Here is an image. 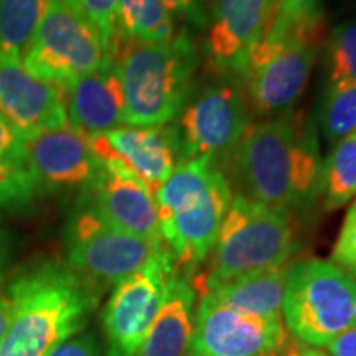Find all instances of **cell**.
Wrapping results in <instances>:
<instances>
[{"instance_id":"1","label":"cell","mask_w":356,"mask_h":356,"mask_svg":"<svg viewBox=\"0 0 356 356\" xmlns=\"http://www.w3.org/2000/svg\"><path fill=\"white\" fill-rule=\"evenodd\" d=\"M220 163L238 195L270 208L304 210L323 191L317 129L292 111L249 126Z\"/></svg>"},{"instance_id":"2","label":"cell","mask_w":356,"mask_h":356,"mask_svg":"<svg viewBox=\"0 0 356 356\" xmlns=\"http://www.w3.org/2000/svg\"><path fill=\"white\" fill-rule=\"evenodd\" d=\"M7 296L13 304L0 356H48L76 337L95 309L96 289L60 261H38L13 275Z\"/></svg>"},{"instance_id":"3","label":"cell","mask_w":356,"mask_h":356,"mask_svg":"<svg viewBox=\"0 0 356 356\" xmlns=\"http://www.w3.org/2000/svg\"><path fill=\"white\" fill-rule=\"evenodd\" d=\"M160 234L177 270L188 274L215 246L233 190L216 159L204 155L178 163L154 195Z\"/></svg>"},{"instance_id":"4","label":"cell","mask_w":356,"mask_h":356,"mask_svg":"<svg viewBox=\"0 0 356 356\" xmlns=\"http://www.w3.org/2000/svg\"><path fill=\"white\" fill-rule=\"evenodd\" d=\"M126 102V126L160 127L184 109L198 68V48L186 30L170 42L119 43L114 53Z\"/></svg>"},{"instance_id":"5","label":"cell","mask_w":356,"mask_h":356,"mask_svg":"<svg viewBox=\"0 0 356 356\" xmlns=\"http://www.w3.org/2000/svg\"><path fill=\"white\" fill-rule=\"evenodd\" d=\"M202 293L229 280L291 262L297 251L292 213L236 195L213 246Z\"/></svg>"},{"instance_id":"6","label":"cell","mask_w":356,"mask_h":356,"mask_svg":"<svg viewBox=\"0 0 356 356\" xmlns=\"http://www.w3.org/2000/svg\"><path fill=\"white\" fill-rule=\"evenodd\" d=\"M282 318L302 343L327 346L356 327V279L333 262H296L286 279Z\"/></svg>"},{"instance_id":"7","label":"cell","mask_w":356,"mask_h":356,"mask_svg":"<svg viewBox=\"0 0 356 356\" xmlns=\"http://www.w3.org/2000/svg\"><path fill=\"white\" fill-rule=\"evenodd\" d=\"M168 126L178 163L204 155L221 162L251 126L241 79L211 71L208 79L193 83L184 109Z\"/></svg>"},{"instance_id":"8","label":"cell","mask_w":356,"mask_h":356,"mask_svg":"<svg viewBox=\"0 0 356 356\" xmlns=\"http://www.w3.org/2000/svg\"><path fill=\"white\" fill-rule=\"evenodd\" d=\"M65 246L71 269L95 289L115 286L168 249L115 228L84 197L66 222Z\"/></svg>"},{"instance_id":"9","label":"cell","mask_w":356,"mask_h":356,"mask_svg":"<svg viewBox=\"0 0 356 356\" xmlns=\"http://www.w3.org/2000/svg\"><path fill=\"white\" fill-rule=\"evenodd\" d=\"M22 65L42 81L66 86L113 61L99 32L71 0H50Z\"/></svg>"},{"instance_id":"10","label":"cell","mask_w":356,"mask_h":356,"mask_svg":"<svg viewBox=\"0 0 356 356\" xmlns=\"http://www.w3.org/2000/svg\"><path fill=\"white\" fill-rule=\"evenodd\" d=\"M318 38L291 37L252 50L241 83L251 114L277 118L302 96L318 55Z\"/></svg>"},{"instance_id":"11","label":"cell","mask_w":356,"mask_h":356,"mask_svg":"<svg viewBox=\"0 0 356 356\" xmlns=\"http://www.w3.org/2000/svg\"><path fill=\"white\" fill-rule=\"evenodd\" d=\"M177 270L170 249L114 286L102 312L108 356H134L165 300L167 284Z\"/></svg>"},{"instance_id":"12","label":"cell","mask_w":356,"mask_h":356,"mask_svg":"<svg viewBox=\"0 0 356 356\" xmlns=\"http://www.w3.org/2000/svg\"><path fill=\"white\" fill-rule=\"evenodd\" d=\"M287 345L282 320L244 314L202 293L186 356H273Z\"/></svg>"},{"instance_id":"13","label":"cell","mask_w":356,"mask_h":356,"mask_svg":"<svg viewBox=\"0 0 356 356\" xmlns=\"http://www.w3.org/2000/svg\"><path fill=\"white\" fill-rule=\"evenodd\" d=\"M275 0H211L207 58L211 71L241 79L251 53L269 29Z\"/></svg>"},{"instance_id":"14","label":"cell","mask_w":356,"mask_h":356,"mask_svg":"<svg viewBox=\"0 0 356 356\" xmlns=\"http://www.w3.org/2000/svg\"><path fill=\"white\" fill-rule=\"evenodd\" d=\"M22 163L33 177L40 191L84 190L102 165L88 137L70 126L24 137Z\"/></svg>"},{"instance_id":"15","label":"cell","mask_w":356,"mask_h":356,"mask_svg":"<svg viewBox=\"0 0 356 356\" xmlns=\"http://www.w3.org/2000/svg\"><path fill=\"white\" fill-rule=\"evenodd\" d=\"M101 162H118L132 172L155 195L178 165L177 145L170 126L134 127L88 137Z\"/></svg>"},{"instance_id":"16","label":"cell","mask_w":356,"mask_h":356,"mask_svg":"<svg viewBox=\"0 0 356 356\" xmlns=\"http://www.w3.org/2000/svg\"><path fill=\"white\" fill-rule=\"evenodd\" d=\"M81 197L115 228L150 241H163L154 195L121 163L102 162L95 180L81 190Z\"/></svg>"},{"instance_id":"17","label":"cell","mask_w":356,"mask_h":356,"mask_svg":"<svg viewBox=\"0 0 356 356\" xmlns=\"http://www.w3.org/2000/svg\"><path fill=\"white\" fill-rule=\"evenodd\" d=\"M0 113L22 137L68 126L63 86L35 78L20 60L0 53Z\"/></svg>"},{"instance_id":"18","label":"cell","mask_w":356,"mask_h":356,"mask_svg":"<svg viewBox=\"0 0 356 356\" xmlns=\"http://www.w3.org/2000/svg\"><path fill=\"white\" fill-rule=\"evenodd\" d=\"M68 126L91 137L126 126V102L115 61L63 86Z\"/></svg>"},{"instance_id":"19","label":"cell","mask_w":356,"mask_h":356,"mask_svg":"<svg viewBox=\"0 0 356 356\" xmlns=\"http://www.w3.org/2000/svg\"><path fill=\"white\" fill-rule=\"evenodd\" d=\"M197 291L188 274L178 270L167 284L165 300L134 356H186L195 318Z\"/></svg>"},{"instance_id":"20","label":"cell","mask_w":356,"mask_h":356,"mask_svg":"<svg viewBox=\"0 0 356 356\" xmlns=\"http://www.w3.org/2000/svg\"><path fill=\"white\" fill-rule=\"evenodd\" d=\"M291 262L211 287V293L221 304L256 317L282 320V302Z\"/></svg>"},{"instance_id":"21","label":"cell","mask_w":356,"mask_h":356,"mask_svg":"<svg viewBox=\"0 0 356 356\" xmlns=\"http://www.w3.org/2000/svg\"><path fill=\"white\" fill-rule=\"evenodd\" d=\"M173 37L175 22L162 0H118L115 48L119 43H165Z\"/></svg>"},{"instance_id":"22","label":"cell","mask_w":356,"mask_h":356,"mask_svg":"<svg viewBox=\"0 0 356 356\" xmlns=\"http://www.w3.org/2000/svg\"><path fill=\"white\" fill-rule=\"evenodd\" d=\"M50 0H0V53L20 60Z\"/></svg>"},{"instance_id":"23","label":"cell","mask_w":356,"mask_h":356,"mask_svg":"<svg viewBox=\"0 0 356 356\" xmlns=\"http://www.w3.org/2000/svg\"><path fill=\"white\" fill-rule=\"evenodd\" d=\"M323 204L328 211L356 197V131L337 142L323 162Z\"/></svg>"},{"instance_id":"24","label":"cell","mask_w":356,"mask_h":356,"mask_svg":"<svg viewBox=\"0 0 356 356\" xmlns=\"http://www.w3.org/2000/svg\"><path fill=\"white\" fill-rule=\"evenodd\" d=\"M323 0H275L273 20L264 42H280L291 37L318 38L322 33Z\"/></svg>"},{"instance_id":"25","label":"cell","mask_w":356,"mask_h":356,"mask_svg":"<svg viewBox=\"0 0 356 356\" xmlns=\"http://www.w3.org/2000/svg\"><path fill=\"white\" fill-rule=\"evenodd\" d=\"M320 129L330 144L356 131V84H330L320 108Z\"/></svg>"},{"instance_id":"26","label":"cell","mask_w":356,"mask_h":356,"mask_svg":"<svg viewBox=\"0 0 356 356\" xmlns=\"http://www.w3.org/2000/svg\"><path fill=\"white\" fill-rule=\"evenodd\" d=\"M327 65L330 84H356V19L332 32Z\"/></svg>"},{"instance_id":"27","label":"cell","mask_w":356,"mask_h":356,"mask_svg":"<svg viewBox=\"0 0 356 356\" xmlns=\"http://www.w3.org/2000/svg\"><path fill=\"white\" fill-rule=\"evenodd\" d=\"M42 193L24 163H0V210L20 208Z\"/></svg>"},{"instance_id":"28","label":"cell","mask_w":356,"mask_h":356,"mask_svg":"<svg viewBox=\"0 0 356 356\" xmlns=\"http://www.w3.org/2000/svg\"><path fill=\"white\" fill-rule=\"evenodd\" d=\"M74 7L96 26L109 56L115 51V7L118 0H71Z\"/></svg>"},{"instance_id":"29","label":"cell","mask_w":356,"mask_h":356,"mask_svg":"<svg viewBox=\"0 0 356 356\" xmlns=\"http://www.w3.org/2000/svg\"><path fill=\"white\" fill-rule=\"evenodd\" d=\"M332 259L333 264L356 279V202L346 213L343 226L333 246Z\"/></svg>"},{"instance_id":"30","label":"cell","mask_w":356,"mask_h":356,"mask_svg":"<svg viewBox=\"0 0 356 356\" xmlns=\"http://www.w3.org/2000/svg\"><path fill=\"white\" fill-rule=\"evenodd\" d=\"M172 15L180 17L195 29H207L210 0H162Z\"/></svg>"},{"instance_id":"31","label":"cell","mask_w":356,"mask_h":356,"mask_svg":"<svg viewBox=\"0 0 356 356\" xmlns=\"http://www.w3.org/2000/svg\"><path fill=\"white\" fill-rule=\"evenodd\" d=\"M22 134L0 113V163H22Z\"/></svg>"},{"instance_id":"32","label":"cell","mask_w":356,"mask_h":356,"mask_svg":"<svg viewBox=\"0 0 356 356\" xmlns=\"http://www.w3.org/2000/svg\"><path fill=\"white\" fill-rule=\"evenodd\" d=\"M48 356H99L95 338L91 335L73 337L58 345Z\"/></svg>"},{"instance_id":"33","label":"cell","mask_w":356,"mask_h":356,"mask_svg":"<svg viewBox=\"0 0 356 356\" xmlns=\"http://www.w3.org/2000/svg\"><path fill=\"white\" fill-rule=\"evenodd\" d=\"M325 348L330 356H356V327L340 333Z\"/></svg>"},{"instance_id":"34","label":"cell","mask_w":356,"mask_h":356,"mask_svg":"<svg viewBox=\"0 0 356 356\" xmlns=\"http://www.w3.org/2000/svg\"><path fill=\"white\" fill-rule=\"evenodd\" d=\"M13 315V304L7 293H0V341L3 340L6 333L10 327Z\"/></svg>"},{"instance_id":"35","label":"cell","mask_w":356,"mask_h":356,"mask_svg":"<svg viewBox=\"0 0 356 356\" xmlns=\"http://www.w3.org/2000/svg\"><path fill=\"white\" fill-rule=\"evenodd\" d=\"M8 262H10V243H8L6 231L0 226V279L6 273Z\"/></svg>"},{"instance_id":"36","label":"cell","mask_w":356,"mask_h":356,"mask_svg":"<svg viewBox=\"0 0 356 356\" xmlns=\"http://www.w3.org/2000/svg\"><path fill=\"white\" fill-rule=\"evenodd\" d=\"M280 355L282 356H330L327 351L314 348V346H310V348H297V346H293L291 341H289V345L284 348V351Z\"/></svg>"}]
</instances>
